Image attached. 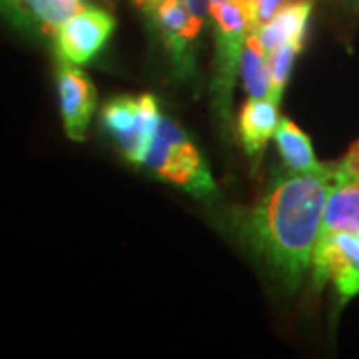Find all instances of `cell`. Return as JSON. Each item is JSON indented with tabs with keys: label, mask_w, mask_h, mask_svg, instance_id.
I'll return each mask as SVG.
<instances>
[{
	"label": "cell",
	"mask_w": 359,
	"mask_h": 359,
	"mask_svg": "<svg viewBox=\"0 0 359 359\" xmlns=\"http://www.w3.org/2000/svg\"><path fill=\"white\" fill-rule=\"evenodd\" d=\"M295 0H254V30L269 22L276 14Z\"/></svg>",
	"instance_id": "16"
},
{
	"label": "cell",
	"mask_w": 359,
	"mask_h": 359,
	"mask_svg": "<svg viewBox=\"0 0 359 359\" xmlns=\"http://www.w3.org/2000/svg\"><path fill=\"white\" fill-rule=\"evenodd\" d=\"M132 2H134V4H138L140 0H132ZM186 2L192 6L194 13L208 20V16H210V0H186Z\"/></svg>",
	"instance_id": "17"
},
{
	"label": "cell",
	"mask_w": 359,
	"mask_h": 359,
	"mask_svg": "<svg viewBox=\"0 0 359 359\" xmlns=\"http://www.w3.org/2000/svg\"><path fill=\"white\" fill-rule=\"evenodd\" d=\"M304 50L302 44H282L276 50L268 52L269 62V82H271V90H269V100L273 102H282L283 90L287 86V80L294 72L295 58L299 56V52Z\"/></svg>",
	"instance_id": "14"
},
{
	"label": "cell",
	"mask_w": 359,
	"mask_h": 359,
	"mask_svg": "<svg viewBox=\"0 0 359 359\" xmlns=\"http://www.w3.org/2000/svg\"><path fill=\"white\" fill-rule=\"evenodd\" d=\"M280 104L269 98H248L238 116V134L250 160L259 162L280 126Z\"/></svg>",
	"instance_id": "9"
},
{
	"label": "cell",
	"mask_w": 359,
	"mask_h": 359,
	"mask_svg": "<svg viewBox=\"0 0 359 359\" xmlns=\"http://www.w3.org/2000/svg\"><path fill=\"white\" fill-rule=\"evenodd\" d=\"M56 88L66 136L70 140L82 142L90 128V120L96 112V88L88 74L82 70V66L66 62H58Z\"/></svg>",
	"instance_id": "8"
},
{
	"label": "cell",
	"mask_w": 359,
	"mask_h": 359,
	"mask_svg": "<svg viewBox=\"0 0 359 359\" xmlns=\"http://www.w3.org/2000/svg\"><path fill=\"white\" fill-rule=\"evenodd\" d=\"M160 106L152 94L114 96L102 106V128L116 142L122 156L134 166H142L160 124Z\"/></svg>",
	"instance_id": "4"
},
{
	"label": "cell",
	"mask_w": 359,
	"mask_h": 359,
	"mask_svg": "<svg viewBox=\"0 0 359 359\" xmlns=\"http://www.w3.org/2000/svg\"><path fill=\"white\" fill-rule=\"evenodd\" d=\"M276 144H278V152L282 156L283 166L290 170L311 172L323 166L313 154V146L308 134L290 118L280 120V126L276 130Z\"/></svg>",
	"instance_id": "12"
},
{
	"label": "cell",
	"mask_w": 359,
	"mask_h": 359,
	"mask_svg": "<svg viewBox=\"0 0 359 359\" xmlns=\"http://www.w3.org/2000/svg\"><path fill=\"white\" fill-rule=\"evenodd\" d=\"M313 283H334L341 304L359 294V240L351 233H332L318 240L311 262Z\"/></svg>",
	"instance_id": "6"
},
{
	"label": "cell",
	"mask_w": 359,
	"mask_h": 359,
	"mask_svg": "<svg viewBox=\"0 0 359 359\" xmlns=\"http://www.w3.org/2000/svg\"><path fill=\"white\" fill-rule=\"evenodd\" d=\"M134 6L160 40L174 76L180 80L196 76L198 48L208 20L194 13L186 0H140Z\"/></svg>",
	"instance_id": "3"
},
{
	"label": "cell",
	"mask_w": 359,
	"mask_h": 359,
	"mask_svg": "<svg viewBox=\"0 0 359 359\" xmlns=\"http://www.w3.org/2000/svg\"><path fill=\"white\" fill-rule=\"evenodd\" d=\"M88 0H0V18L39 40H54L60 26Z\"/></svg>",
	"instance_id": "7"
},
{
	"label": "cell",
	"mask_w": 359,
	"mask_h": 359,
	"mask_svg": "<svg viewBox=\"0 0 359 359\" xmlns=\"http://www.w3.org/2000/svg\"><path fill=\"white\" fill-rule=\"evenodd\" d=\"M311 14V0H295L276 14L269 22L256 28V34L268 52L282 44H302L306 42V30Z\"/></svg>",
	"instance_id": "11"
},
{
	"label": "cell",
	"mask_w": 359,
	"mask_h": 359,
	"mask_svg": "<svg viewBox=\"0 0 359 359\" xmlns=\"http://www.w3.org/2000/svg\"><path fill=\"white\" fill-rule=\"evenodd\" d=\"M116 28L112 14L98 6L86 4L74 16H70L52 40L58 62L84 66L94 60Z\"/></svg>",
	"instance_id": "5"
},
{
	"label": "cell",
	"mask_w": 359,
	"mask_h": 359,
	"mask_svg": "<svg viewBox=\"0 0 359 359\" xmlns=\"http://www.w3.org/2000/svg\"><path fill=\"white\" fill-rule=\"evenodd\" d=\"M240 76L248 98H269V62L268 50L264 48L256 30L250 32L245 40L244 52L240 58Z\"/></svg>",
	"instance_id": "13"
},
{
	"label": "cell",
	"mask_w": 359,
	"mask_h": 359,
	"mask_svg": "<svg viewBox=\"0 0 359 359\" xmlns=\"http://www.w3.org/2000/svg\"><path fill=\"white\" fill-rule=\"evenodd\" d=\"M154 178L174 184L198 200L218 198V186L200 148L176 120L162 116L144 164Z\"/></svg>",
	"instance_id": "2"
},
{
	"label": "cell",
	"mask_w": 359,
	"mask_h": 359,
	"mask_svg": "<svg viewBox=\"0 0 359 359\" xmlns=\"http://www.w3.org/2000/svg\"><path fill=\"white\" fill-rule=\"evenodd\" d=\"M335 166L295 172L278 170L254 205L238 210L231 228L287 292L308 276L320 240L327 196L335 186Z\"/></svg>",
	"instance_id": "1"
},
{
	"label": "cell",
	"mask_w": 359,
	"mask_h": 359,
	"mask_svg": "<svg viewBox=\"0 0 359 359\" xmlns=\"http://www.w3.org/2000/svg\"><path fill=\"white\" fill-rule=\"evenodd\" d=\"M351 233L359 240V180L337 182L327 196L320 238Z\"/></svg>",
	"instance_id": "10"
},
{
	"label": "cell",
	"mask_w": 359,
	"mask_h": 359,
	"mask_svg": "<svg viewBox=\"0 0 359 359\" xmlns=\"http://www.w3.org/2000/svg\"><path fill=\"white\" fill-rule=\"evenodd\" d=\"M335 166V180L337 182H351L359 180V140L353 142L349 146V150L341 160L334 162ZM335 182V184H337Z\"/></svg>",
	"instance_id": "15"
}]
</instances>
